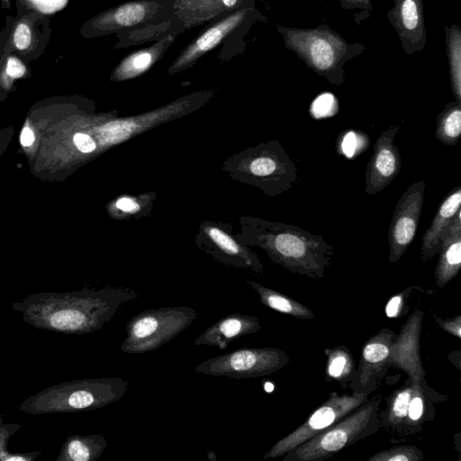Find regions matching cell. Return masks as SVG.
Listing matches in <instances>:
<instances>
[{"instance_id":"obj_1","label":"cell","mask_w":461,"mask_h":461,"mask_svg":"<svg viewBox=\"0 0 461 461\" xmlns=\"http://www.w3.org/2000/svg\"><path fill=\"white\" fill-rule=\"evenodd\" d=\"M253 244L265 249L273 262L290 272L322 278L333 261L334 248L321 235L284 222L258 220Z\"/></svg>"},{"instance_id":"obj_2","label":"cell","mask_w":461,"mask_h":461,"mask_svg":"<svg viewBox=\"0 0 461 461\" xmlns=\"http://www.w3.org/2000/svg\"><path fill=\"white\" fill-rule=\"evenodd\" d=\"M285 47L294 52L305 66L337 86L345 80V65L362 54L366 46L349 43L327 24L314 28H292L276 25Z\"/></svg>"},{"instance_id":"obj_3","label":"cell","mask_w":461,"mask_h":461,"mask_svg":"<svg viewBox=\"0 0 461 461\" xmlns=\"http://www.w3.org/2000/svg\"><path fill=\"white\" fill-rule=\"evenodd\" d=\"M381 404V395L369 397L330 427L287 452L283 460L324 461L375 434L380 429L378 414Z\"/></svg>"},{"instance_id":"obj_4","label":"cell","mask_w":461,"mask_h":461,"mask_svg":"<svg viewBox=\"0 0 461 461\" xmlns=\"http://www.w3.org/2000/svg\"><path fill=\"white\" fill-rule=\"evenodd\" d=\"M197 316L188 306L144 310L128 321L121 349L127 354L158 349L188 328Z\"/></svg>"},{"instance_id":"obj_5","label":"cell","mask_w":461,"mask_h":461,"mask_svg":"<svg viewBox=\"0 0 461 461\" xmlns=\"http://www.w3.org/2000/svg\"><path fill=\"white\" fill-rule=\"evenodd\" d=\"M289 363V356L280 348H249L204 360L195 366V371L207 375L244 379L269 375Z\"/></svg>"},{"instance_id":"obj_6","label":"cell","mask_w":461,"mask_h":461,"mask_svg":"<svg viewBox=\"0 0 461 461\" xmlns=\"http://www.w3.org/2000/svg\"><path fill=\"white\" fill-rule=\"evenodd\" d=\"M370 394L355 393L339 394L332 392L294 430L276 442L264 455V459L277 458L322 432L364 403Z\"/></svg>"},{"instance_id":"obj_7","label":"cell","mask_w":461,"mask_h":461,"mask_svg":"<svg viewBox=\"0 0 461 461\" xmlns=\"http://www.w3.org/2000/svg\"><path fill=\"white\" fill-rule=\"evenodd\" d=\"M253 155L248 171L268 194H282L298 183V167L278 141L262 145Z\"/></svg>"},{"instance_id":"obj_8","label":"cell","mask_w":461,"mask_h":461,"mask_svg":"<svg viewBox=\"0 0 461 461\" xmlns=\"http://www.w3.org/2000/svg\"><path fill=\"white\" fill-rule=\"evenodd\" d=\"M425 182H414L399 199L388 228L389 262L401 259L412 242L419 225L425 194Z\"/></svg>"},{"instance_id":"obj_9","label":"cell","mask_w":461,"mask_h":461,"mask_svg":"<svg viewBox=\"0 0 461 461\" xmlns=\"http://www.w3.org/2000/svg\"><path fill=\"white\" fill-rule=\"evenodd\" d=\"M396 334L384 328L364 343L358 366L348 388L355 393L367 394L377 390L389 369L390 349Z\"/></svg>"},{"instance_id":"obj_10","label":"cell","mask_w":461,"mask_h":461,"mask_svg":"<svg viewBox=\"0 0 461 461\" xmlns=\"http://www.w3.org/2000/svg\"><path fill=\"white\" fill-rule=\"evenodd\" d=\"M402 124L403 122L392 125L376 139L365 174V191L367 194L383 191L399 175L402 158L393 140Z\"/></svg>"},{"instance_id":"obj_11","label":"cell","mask_w":461,"mask_h":461,"mask_svg":"<svg viewBox=\"0 0 461 461\" xmlns=\"http://www.w3.org/2000/svg\"><path fill=\"white\" fill-rule=\"evenodd\" d=\"M424 312L416 309L402 326L391 347L388 366L403 371L413 383L426 380L420 357V334Z\"/></svg>"},{"instance_id":"obj_12","label":"cell","mask_w":461,"mask_h":461,"mask_svg":"<svg viewBox=\"0 0 461 461\" xmlns=\"http://www.w3.org/2000/svg\"><path fill=\"white\" fill-rule=\"evenodd\" d=\"M386 17L406 54L411 55L425 48L427 32L422 0H394Z\"/></svg>"},{"instance_id":"obj_13","label":"cell","mask_w":461,"mask_h":461,"mask_svg":"<svg viewBox=\"0 0 461 461\" xmlns=\"http://www.w3.org/2000/svg\"><path fill=\"white\" fill-rule=\"evenodd\" d=\"M256 13L249 8L239 10L212 25L183 50L172 69L178 71L192 65L203 54L216 47L224 37L239 27L249 16Z\"/></svg>"},{"instance_id":"obj_14","label":"cell","mask_w":461,"mask_h":461,"mask_svg":"<svg viewBox=\"0 0 461 461\" xmlns=\"http://www.w3.org/2000/svg\"><path fill=\"white\" fill-rule=\"evenodd\" d=\"M461 211V185L454 187L442 200L430 225L422 236L420 259L427 262L438 254L457 212Z\"/></svg>"},{"instance_id":"obj_15","label":"cell","mask_w":461,"mask_h":461,"mask_svg":"<svg viewBox=\"0 0 461 461\" xmlns=\"http://www.w3.org/2000/svg\"><path fill=\"white\" fill-rule=\"evenodd\" d=\"M262 326L257 316L230 313L207 328L194 342V346L217 347L225 349L230 342L258 332Z\"/></svg>"},{"instance_id":"obj_16","label":"cell","mask_w":461,"mask_h":461,"mask_svg":"<svg viewBox=\"0 0 461 461\" xmlns=\"http://www.w3.org/2000/svg\"><path fill=\"white\" fill-rule=\"evenodd\" d=\"M438 254L434 276L437 286L443 288L457 276L461 267V211L456 215Z\"/></svg>"},{"instance_id":"obj_17","label":"cell","mask_w":461,"mask_h":461,"mask_svg":"<svg viewBox=\"0 0 461 461\" xmlns=\"http://www.w3.org/2000/svg\"><path fill=\"white\" fill-rule=\"evenodd\" d=\"M327 357L325 366V380L336 383L341 388L349 386L357 370L355 358L346 346H334L324 349Z\"/></svg>"},{"instance_id":"obj_18","label":"cell","mask_w":461,"mask_h":461,"mask_svg":"<svg viewBox=\"0 0 461 461\" xmlns=\"http://www.w3.org/2000/svg\"><path fill=\"white\" fill-rule=\"evenodd\" d=\"M258 294L260 303L281 313L301 320L314 319L313 312L293 298L255 281H246Z\"/></svg>"},{"instance_id":"obj_19","label":"cell","mask_w":461,"mask_h":461,"mask_svg":"<svg viewBox=\"0 0 461 461\" xmlns=\"http://www.w3.org/2000/svg\"><path fill=\"white\" fill-rule=\"evenodd\" d=\"M152 8V4L148 1L127 3L104 14L98 24L106 29L133 26L148 18Z\"/></svg>"},{"instance_id":"obj_20","label":"cell","mask_w":461,"mask_h":461,"mask_svg":"<svg viewBox=\"0 0 461 461\" xmlns=\"http://www.w3.org/2000/svg\"><path fill=\"white\" fill-rule=\"evenodd\" d=\"M447 57L451 90L455 100L461 103V30L457 24H444Z\"/></svg>"},{"instance_id":"obj_21","label":"cell","mask_w":461,"mask_h":461,"mask_svg":"<svg viewBox=\"0 0 461 461\" xmlns=\"http://www.w3.org/2000/svg\"><path fill=\"white\" fill-rule=\"evenodd\" d=\"M461 136V103L455 99L445 105L436 120L435 137L441 143L456 146Z\"/></svg>"},{"instance_id":"obj_22","label":"cell","mask_w":461,"mask_h":461,"mask_svg":"<svg viewBox=\"0 0 461 461\" xmlns=\"http://www.w3.org/2000/svg\"><path fill=\"white\" fill-rule=\"evenodd\" d=\"M158 46L138 50L125 57L114 70L118 80L134 77L146 71L158 59L161 52Z\"/></svg>"},{"instance_id":"obj_23","label":"cell","mask_w":461,"mask_h":461,"mask_svg":"<svg viewBox=\"0 0 461 461\" xmlns=\"http://www.w3.org/2000/svg\"><path fill=\"white\" fill-rule=\"evenodd\" d=\"M369 145V137L362 131L350 130L341 132L337 139L339 154L353 158L364 152Z\"/></svg>"},{"instance_id":"obj_24","label":"cell","mask_w":461,"mask_h":461,"mask_svg":"<svg viewBox=\"0 0 461 461\" xmlns=\"http://www.w3.org/2000/svg\"><path fill=\"white\" fill-rule=\"evenodd\" d=\"M107 446L101 436L85 439H73L68 446L69 457L74 461H88L98 456Z\"/></svg>"},{"instance_id":"obj_25","label":"cell","mask_w":461,"mask_h":461,"mask_svg":"<svg viewBox=\"0 0 461 461\" xmlns=\"http://www.w3.org/2000/svg\"><path fill=\"white\" fill-rule=\"evenodd\" d=\"M424 454L416 446H395L373 454L367 461H421Z\"/></svg>"},{"instance_id":"obj_26","label":"cell","mask_w":461,"mask_h":461,"mask_svg":"<svg viewBox=\"0 0 461 461\" xmlns=\"http://www.w3.org/2000/svg\"><path fill=\"white\" fill-rule=\"evenodd\" d=\"M415 285H411L404 290L393 294L386 303L384 312L390 319H399L409 312L408 302L412 296Z\"/></svg>"},{"instance_id":"obj_27","label":"cell","mask_w":461,"mask_h":461,"mask_svg":"<svg viewBox=\"0 0 461 461\" xmlns=\"http://www.w3.org/2000/svg\"><path fill=\"white\" fill-rule=\"evenodd\" d=\"M339 103L336 97L330 93L319 95L311 105V114L316 119L330 117L337 113Z\"/></svg>"},{"instance_id":"obj_28","label":"cell","mask_w":461,"mask_h":461,"mask_svg":"<svg viewBox=\"0 0 461 461\" xmlns=\"http://www.w3.org/2000/svg\"><path fill=\"white\" fill-rule=\"evenodd\" d=\"M340 6L346 10H358V14L354 16L357 24L367 19L369 13L374 10L372 0H339Z\"/></svg>"},{"instance_id":"obj_29","label":"cell","mask_w":461,"mask_h":461,"mask_svg":"<svg viewBox=\"0 0 461 461\" xmlns=\"http://www.w3.org/2000/svg\"><path fill=\"white\" fill-rule=\"evenodd\" d=\"M436 323L446 332L461 339V315L453 318L443 319L440 316L433 315Z\"/></svg>"},{"instance_id":"obj_30","label":"cell","mask_w":461,"mask_h":461,"mask_svg":"<svg viewBox=\"0 0 461 461\" xmlns=\"http://www.w3.org/2000/svg\"><path fill=\"white\" fill-rule=\"evenodd\" d=\"M31 40L32 35L29 26L26 23L18 24L14 34L16 48L21 50L27 49L31 44Z\"/></svg>"},{"instance_id":"obj_31","label":"cell","mask_w":461,"mask_h":461,"mask_svg":"<svg viewBox=\"0 0 461 461\" xmlns=\"http://www.w3.org/2000/svg\"><path fill=\"white\" fill-rule=\"evenodd\" d=\"M76 147L84 153L92 152L95 149L94 140L85 133H76L74 136Z\"/></svg>"},{"instance_id":"obj_32","label":"cell","mask_w":461,"mask_h":461,"mask_svg":"<svg viewBox=\"0 0 461 461\" xmlns=\"http://www.w3.org/2000/svg\"><path fill=\"white\" fill-rule=\"evenodd\" d=\"M25 72V66L23 63L15 57H11L7 60L6 73L14 78H19L23 76Z\"/></svg>"},{"instance_id":"obj_33","label":"cell","mask_w":461,"mask_h":461,"mask_svg":"<svg viewBox=\"0 0 461 461\" xmlns=\"http://www.w3.org/2000/svg\"><path fill=\"white\" fill-rule=\"evenodd\" d=\"M117 208L123 212H134L139 208V205L130 198H121L116 203Z\"/></svg>"},{"instance_id":"obj_34","label":"cell","mask_w":461,"mask_h":461,"mask_svg":"<svg viewBox=\"0 0 461 461\" xmlns=\"http://www.w3.org/2000/svg\"><path fill=\"white\" fill-rule=\"evenodd\" d=\"M34 140L32 131L29 127H24L21 133V143L27 147L30 146Z\"/></svg>"},{"instance_id":"obj_35","label":"cell","mask_w":461,"mask_h":461,"mask_svg":"<svg viewBox=\"0 0 461 461\" xmlns=\"http://www.w3.org/2000/svg\"><path fill=\"white\" fill-rule=\"evenodd\" d=\"M226 7L232 8L239 0H221Z\"/></svg>"},{"instance_id":"obj_36","label":"cell","mask_w":461,"mask_h":461,"mask_svg":"<svg viewBox=\"0 0 461 461\" xmlns=\"http://www.w3.org/2000/svg\"><path fill=\"white\" fill-rule=\"evenodd\" d=\"M393 1H394V0H393Z\"/></svg>"}]
</instances>
